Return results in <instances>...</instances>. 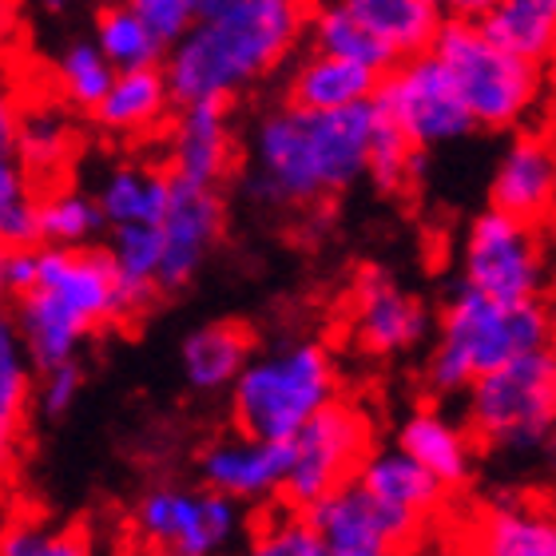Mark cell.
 Instances as JSON below:
<instances>
[{
    "label": "cell",
    "instance_id": "cell-15",
    "mask_svg": "<svg viewBox=\"0 0 556 556\" xmlns=\"http://www.w3.org/2000/svg\"><path fill=\"white\" fill-rule=\"evenodd\" d=\"M203 485L231 501H267L282 493L287 477V441H263L251 433L215 441L199 462Z\"/></svg>",
    "mask_w": 556,
    "mask_h": 556
},
{
    "label": "cell",
    "instance_id": "cell-31",
    "mask_svg": "<svg viewBox=\"0 0 556 556\" xmlns=\"http://www.w3.org/2000/svg\"><path fill=\"white\" fill-rule=\"evenodd\" d=\"M96 48L104 52L112 68L124 72V68L160 64L167 45H163L160 33L124 0V4H112V9L100 12V21H96Z\"/></svg>",
    "mask_w": 556,
    "mask_h": 556
},
{
    "label": "cell",
    "instance_id": "cell-20",
    "mask_svg": "<svg viewBox=\"0 0 556 556\" xmlns=\"http://www.w3.org/2000/svg\"><path fill=\"white\" fill-rule=\"evenodd\" d=\"M354 473H358L354 481H358L362 489H370L378 501H386V505H397V509L421 513V517H429V513L441 505V497L450 493V489L441 485L426 465L414 462L402 445H394V450L366 453Z\"/></svg>",
    "mask_w": 556,
    "mask_h": 556
},
{
    "label": "cell",
    "instance_id": "cell-22",
    "mask_svg": "<svg viewBox=\"0 0 556 556\" xmlns=\"http://www.w3.org/2000/svg\"><path fill=\"white\" fill-rule=\"evenodd\" d=\"M179 358H184V378L191 390L219 394V390H231V382L251 358V338L231 323L199 326L195 334H187Z\"/></svg>",
    "mask_w": 556,
    "mask_h": 556
},
{
    "label": "cell",
    "instance_id": "cell-8",
    "mask_svg": "<svg viewBox=\"0 0 556 556\" xmlns=\"http://www.w3.org/2000/svg\"><path fill=\"white\" fill-rule=\"evenodd\" d=\"M370 453V421L346 402H330L314 417H306L287 441V477L282 493L294 509H306L311 501L350 481L362 457Z\"/></svg>",
    "mask_w": 556,
    "mask_h": 556
},
{
    "label": "cell",
    "instance_id": "cell-40",
    "mask_svg": "<svg viewBox=\"0 0 556 556\" xmlns=\"http://www.w3.org/2000/svg\"><path fill=\"white\" fill-rule=\"evenodd\" d=\"M131 9L143 16V21L160 33L163 45H172L175 36L184 33L187 24L195 21V9H191V0H128Z\"/></svg>",
    "mask_w": 556,
    "mask_h": 556
},
{
    "label": "cell",
    "instance_id": "cell-29",
    "mask_svg": "<svg viewBox=\"0 0 556 556\" xmlns=\"http://www.w3.org/2000/svg\"><path fill=\"white\" fill-rule=\"evenodd\" d=\"M311 45H314V52H330V56L354 60L362 68L378 72V76L397 64L394 52H390L370 28H362V24L354 21V12H350L342 0H323V4L314 9Z\"/></svg>",
    "mask_w": 556,
    "mask_h": 556
},
{
    "label": "cell",
    "instance_id": "cell-33",
    "mask_svg": "<svg viewBox=\"0 0 556 556\" xmlns=\"http://www.w3.org/2000/svg\"><path fill=\"white\" fill-rule=\"evenodd\" d=\"M72 143H76V131L56 108H33L16 116V136H12V155L24 163V167H36V172H52L68 160Z\"/></svg>",
    "mask_w": 556,
    "mask_h": 556
},
{
    "label": "cell",
    "instance_id": "cell-9",
    "mask_svg": "<svg viewBox=\"0 0 556 556\" xmlns=\"http://www.w3.org/2000/svg\"><path fill=\"white\" fill-rule=\"evenodd\" d=\"M465 282L497 299H541L545 290V247L536 223L489 207L469 223L462 247Z\"/></svg>",
    "mask_w": 556,
    "mask_h": 556
},
{
    "label": "cell",
    "instance_id": "cell-6",
    "mask_svg": "<svg viewBox=\"0 0 556 556\" xmlns=\"http://www.w3.org/2000/svg\"><path fill=\"white\" fill-rule=\"evenodd\" d=\"M465 421L477 438L513 453L548 445L556 421V358L553 346L501 362L462 390Z\"/></svg>",
    "mask_w": 556,
    "mask_h": 556
},
{
    "label": "cell",
    "instance_id": "cell-36",
    "mask_svg": "<svg viewBox=\"0 0 556 556\" xmlns=\"http://www.w3.org/2000/svg\"><path fill=\"white\" fill-rule=\"evenodd\" d=\"M258 556H323V541L306 521V513H278L275 521L255 536Z\"/></svg>",
    "mask_w": 556,
    "mask_h": 556
},
{
    "label": "cell",
    "instance_id": "cell-14",
    "mask_svg": "<svg viewBox=\"0 0 556 556\" xmlns=\"http://www.w3.org/2000/svg\"><path fill=\"white\" fill-rule=\"evenodd\" d=\"M36 287L68 302L88 323H112L119 314V278L108 251L88 247H40L36 251Z\"/></svg>",
    "mask_w": 556,
    "mask_h": 556
},
{
    "label": "cell",
    "instance_id": "cell-35",
    "mask_svg": "<svg viewBox=\"0 0 556 556\" xmlns=\"http://www.w3.org/2000/svg\"><path fill=\"white\" fill-rule=\"evenodd\" d=\"M116 68L108 64V56L96 48V40H76L60 52V64H56V80H60V92L68 100L72 108H88L92 112L100 104V96L108 92V84H112Z\"/></svg>",
    "mask_w": 556,
    "mask_h": 556
},
{
    "label": "cell",
    "instance_id": "cell-32",
    "mask_svg": "<svg viewBox=\"0 0 556 556\" xmlns=\"http://www.w3.org/2000/svg\"><path fill=\"white\" fill-rule=\"evenodd\" d=\"M100 231L104 215L80 191H52L36 203V239L45 247H88Z\"/></svg>",
    "mask_w": 556,
    "mask_h": 556
},
{
    "label": "cell",
    "instance_id": "cell-17",
    "mask_svg": "<svg viewBox=\"0 0 556 556\" xmlns=\"http://www.w3.org/2000/svg\"><path fill=\"white\" fill-rule=\"evenodd\" d=\"M231 167V119L223 100L179 104L172 128V175L215 187Z\"/></svg>",
    "mask_w": 556,
    "mask_h": 556
},
{
    "label": "cell",
    "instance_id": "cell-2",
    "mask_svg": "<svg viewBox=\"0 0 556 556\" xmlns=\"http://www.w3.org/2000/svg\"><path fill=\"white\" fill-rule=\"evenodd\" d=\"M302 36L299 0H243L195 16L175 36L163 64L172 104L231 100L290 56Z\"/></svg>",
    "mask_w": 556,
    "mask_h": 556
},
{
    "label": "cell",
    "instance_id": "cell-24",
    "mask_svg": "<svg viewBox=\"0 0 556 556\" xmlns=\"http://www.w3.org/2000/svg\"><path fill=\"white\" fill-rule=\"evenodd\" d=\"M477 24L513 56L533 64L548 60L556 48V0H493Z\"/></svg>",
    "mask_w": 556,
    "mask_h": 556
},
{
    "label": "cell",
    "instance_id": "cell-12",
    "mask_svg": "<svg viewBox=\"0 0 556 556\" xmlns=\"http://www.w3.org/2000/svg\"><path fill=\"white\" fill-rule=\"evenodd\" d=\"M223 223H227V211H223V199L215 187L207 184H191V179H179L172 175V195H167V207L160 215V275H155V290H184L195 270L203 267V258L223 235Z\"/></svg>",
    "mask_w": 556,
    "mask_h": 556
},
{
    "label": "cell",
    "instance_id": "cell-16",
    "mask_svg": "<svg viewBox=\"0 0 556 556\" xmlns=\"http://www.w3.org/2000/svg\"><path fill=\"white\" fill-rule=\"evenodd\" d=\"M493 207L509 211L517 219L545 223L556 203V155L545 136L525 131L505 148L493 172Z\"/></svg>",
    "mask_w": 556,
    "mask_h": 556
},
{
    "label": "cell",
    "instance_id": "cell-45",
    "mask_svg": "<svg viewBox=\"0 0 556 556\" xmlns=\"http://www.w3.org/2000/svg\"><path fill=\"white\" fill-rule=\"evenodd\" d=\"M231 4H243V0H191V9H195V16H207V12L231 9Z\"/></svg>",
    "mask_w": 556,
    "mask_h": 556
},
{
    "label": "cell",
    "instance_id": "cell-41",
    "mask_svg": "<svg viewBox=\"0 0 556 556\" xmlns=\"http://www.w3.org/2000/svg\"><path fill=\"white\" fill-rule=\"evenodd\" d=\"M0 275H4L9 294H24V290H33L36 287V247H4Z\"/></svg>",
    "mask_w": 556,
    "mask_h": 556
},
{
    "label": "cell",
    "instance_id": "cell-26",
    "mask_svg": "<svg viewBox=\"0 0 556 556\" xmlns=\"http://www.w3.org/2000/svg\"><path fill=\"white\" fill-rule=\"evenodd\" d=\"M112 267L119 278V314L131 318L151 302L155 294V275H160V227L155 223H124L112 227Z\"/></svg>",
    "mask_w": 556,
    "mask_h": 556
},
{
    "label": "cell",
    "instance_id": "cell-11",
    "mask_svg": "<svg viewBox=\"0 0 556 556\" xmlns=\"http://www.w3.org/2000/svg\"><path fill=\"white\" fill-rule=\"evenodd\" d=\"M136 533L143 545L175 556H215L239 536V501L215 489L184 493V489H151L136 505Z\"/></svg>",
    "mask_w": 556,
    "mask_h": 556
},
{
    "label": "cell",
    "instance_id": "cell-43",
    "mask_svg": "<svg viewBox=\"0 0 556 556\" xmlns=\"http://www.w3.org/2000/svg\"><path fill=\"white\" fill-rule=\"evenodd\" d=\"M28 184H24V163L12 155V148H0V203L12 195H24Z\"/></svg>",
    "mask_w": 556,
    "mask_h": 556
},
{
    "label": "cell",
    "instance_id": "cell-4",
    "mask_svg": "<svg viewBox=\"0 0 556 556\" xmlns=\"http://www.w3.org/2000/svg\"><path fill=\"white\" fill-rule=\"evenodd\" d=\"M338 397L334 354L323 342L294 338L255 354L231 382V409L239 433L263 441H290V433Z\"/></svg>",
    "mask_w": 556,
    "mask_h": 556
},
{
    "label": "cell",
    "instance_id": "cell-19",
    "mask_svg": "<svg viewBox=\"0 0 556 556\" xmlns=\"http://www.w3.org/2000/svg\"><path fill=\"white\" fill-rule=\"evenodd\" d=\"M397 445L421 462L445 489H462L473 477V441L453 417L438 409H417L397 429Z\"/></svg>",
    "mask_w": 556,
    "mask_h": 556
},
{
    "label": "cell",
    "instance_id": "cell-23",
    "mask_svg": "<svg viewBox=\"0 0 556 556\" xmlns=\"http://www.w3.org/2000/svg\"><path fill=\"white\" fill-rule=\"evenodd\" d=\"M378 72L362 68L354 60L330 56V52H314L299 64L294 80H290V104L302 108H350L366 104L374 96Z\"/></svg>",
    "mask_w": 556,
    "mask_h": 556
},
{
    "label": "cell",
    "instance_id": "cell-27",
    "mask_svg": "<svg viewBox=\"0 0 556 556\" xmlns=\"http://www.w3.org/2000/svg\"><path fill=\"white\" fill-rule=\"evenodd\" d=\"M477 545L489 556H556V525L545 509L501 501L485 513Z\"/></svg>",
    "mask_w": 556,
    "mask_h": 556
},
{
    "label": "cell",
    "instance_id": "cell-18",
    "mask_svg": "<svg viewBox=\"0 0 556 556\" xmlns=\"http://www.w3.org/2000/svg\"><path fill=\"white\" fill-rule=\"evenodd\" d=\"M16 334L24 342V354L33 362V370L56 366L80 354L84 338L92 334V323L80 318L68 302H60L56 294L33 287L21 294L16 306Z\"/></svg>",
    "mask_w": 556,
    "mask_h": 556
},
{
    "label": "cell",
    "instance_id": "cell-1",
    "mask_svg": "<svg viewBox=\"0 0 556 556\" xmlns=\"http://www.w3.org/2000/svg\"><path fill=\"white\" fill-rule=\"evenodd\" d=\"M374 108H275L255 128L247 191L275 207L323 203L366 179Z\"/></svg>",
    "mask_w": 556,
    "mask_h": 556
},
{
    "label": "cell",
    "instance_id": "cell-34",
    "mask_svg": "<svg viewBox=\"0 0 556 556\" xmlns=\"http://www.w3.org/2000/svg\"><path fill=\"white\" fill-rule=\"evenodd\" d=\"M417 167H421V151L390 119L374 112V128L366 139V179L378 191H402L409 184V175H417Z\"/></svg>",
    "mask_w": 556,
    "mask_h": 556
},
{
    "label": "cell",
    "instance_id": "cell-47",
    "mask_svg": "<svg viewBox=\"0 0 556 556\" xmlns=\"http://www.w3.org/2000/svg\"><path fill=\"white\" fill-rule=\"evenodd\" d=\"M40 4H45V9H68L72 0H40Z\"/></svg>",
    "mask_w": 556,
    "mask_h": 556
},
{
    "label": "cell",
    "instance_id": "cell-28",
    "mask_svg": "<svg viewBox=\"0 0 556 556\" xmlns=\"http://www.w3.org/2000/svg\"><path fill=\"white\" fill-rule=\"evenodd\" d=\"M172 195V175L151 172V167H116L100 184L96 207L104 215L108 227L124 223H160L163 207Z\"/></svg>",
    "mask_w": 556,
    "mask_h": 556
},
{
    "label": "cell",
    "instance_id": "cell-46",
    "mask_svg": "<svg viewBox=\"0 0 556 556\" xmlns=\"http://www.w3.org/2000/svg\"><path fill=\"white\" fill-rule=\"evenodd\" d=\"M9 16H12V0H0V24L9 21Z\"/></svg>",
    "mask_w": 556,
    "mask_h": 556
},
{
    "label": "cell",
    "instance_id": "cell-44",
    "mask_svg": "<svg viewBox=\"0 0 556 556\" xmlns=\"http://www.w3.org/2000/svg\"><path fill=\"white\" fill-rule=\"evenodd\" d=\"M16 116H21L16 96H12V88H4V84H0V148H12V136H16Z\"/></svg>",
    "mask_w": 556,
    "mask_h": 556
},
{
    "label": "cell",
    "instance_id": "cell-13",
    "mask_svg": "<svg viewBox=\"0 0 556 556\" xmlns=\"http://www.w3.org/2000/svg\"><path fill=\"white\" fill-rule=\"evenodd\" d=\"M429 334V311L426 302L409 294L397 278L386 270L370 267L362 270L354 282V342L366 354L378 358H394Z\"/></svg>",
    "mask_w": 556,
    "mask_h": 556
},
{
    "label": "cell",
    "instance_id": "cell-25",
    "mask_svg": "<svg viewBox=\"0 0 556 556\" xmlns=\"http://www.w3.org/2000/svg\"><path fill=\"white\" fill-rule=\"evenodd\" d=\"M362 28H370L397 60L429 52L441 16L426 0H342Z\"/></svg>",
    "mask_w": 556,
    "mask_h": 556
},
{
    "label": "cell",
    "instance_id": "cell-42",
    "mask_svg": "<svg viewBox=\"0 0 556 556\" xmlns=\"http://www.w3.org/2000/svg\"><path fill=\"white\" fill-rule=\"evenodd\" d=\"M441 21H481L493 0H426Z\"/></svg>",
    "mask_w": 556,
    "mask_h": 556
},
{
    "label": "cell",
    "instance_id": "cell-3",
    "mask_svg": "<svg viewBox=\"0 0 556 556\" xmlns=\"http://www.w3.org/2000/svg\"><path fill=\"white\" fill-rule=\"evenodd\" d=\"M545 346H553V318L545 302L497 299L462 282L441 311L426 378L438 394H462L485 370Z\"/></svg>",
    "mask_w": 556,
    "mask_h": 556
},
{
    "label": "cell",
    "instance_id": "cell-21",
    "mask_svg": "<svg viewBox=\"0 0 556 556\" xmlns=\"http://www.w3.org/2000/svg\"><path fill=\"white\" fill-rule=\"evenodd\" d=\"M167 104H172V92H167L160 64H148V68L116 72L92 112L100 119V128L136 136V131L155 128L163 119V112H167Z\"/></svg>",
    "mask_w": 556,
    "mask_h": 556
},
{
    "label": "cell",
    "instance_id": "cell-38",
    "mask_svg": "<svg viewBox=\"0 0 556 556\" xmlns=\"http://www.w3.org/2000/svg\"><path fill=\"white\" fill-rule=\"evenodd\" d=\"M80 386H84V370L76 358L45 366V370H40V390H36V397H40V414L64 417L72 409V402H76V394H80Z\"/></svg>",
    "mask_w": 556,
    "mask_h": 556
},
{
    "label": "cell",
    "instance_id": "cell-30",
    "mask_svg": "<svg viewBox=\"0 0 556 556\" xmlns=\"http://www.w3.org/2000/svg\"><path fill=\"white\" fill-rule=\"evenodd\" d=\"M28 402H33V362L24 354L16 323L0 314V477L12 465Z\"/></svg>",
    "mask_w": 556,
    "mask_h": 556
},
{
    "label": "cell",
    "instance_id": "cell-37",
    "mask_svg": "<svg viewBox=\"0 0 556 556\" xmlns=\"http://www.w3.org/2000/svg\"><path fill=\"white\" fill-rule=\"evenodd\" d=\"M84 541L72 533H52L40 525H16L0 533V556H80Z\"/></svg>",
    "mask_w": 556,
    "mask_h": 556
},
{
    "label": "cell",
    "instance_id": "cell-5",
    "mask_svg": "<svg viewBox=\"0 0 556 556\" xmlns=\"http://www.w3.org/2000/svg\"><path fill=\"white\" fill-rule=\"evenodd\" d=\"M429 52L450 68L477 128L509 131L533 116L541 68L501 48L477 21H441Z\"/></svg>",
    "mask_w": 556,
    "mask_h": 556
},
{
    "label": "cell",
    "instance_id": "cell-10",
    "mask_svg": "<svg viewBox=\"0 0 556 556\" xmlns=\"http://www.w3.org/2000/svg\"><path fill=\"white\" fill-rule=\"evenodd\" d=\"M306 521L323 541V556H386L409 548L426 529V517L386 505L354 477L306 505Z\"/></svg>",
    "mask_w": 556,
    "mask_h": 556
},
{
    "label": "cell",
    "instance_id": "cell-39",
    "mask_svg": "<svg viewBox=\"0 0 556 556\" xmlns=\"http://www.w3.org/2000/svg\"><path fill=\"white\" fill-rule=\"evenodd\" d=\"M36 199L12 195L0 203V247H36Z\"/></svg>",
    "mask_w": 556,
    "mask_h": 556
},
{
    "label": "cell",
    "instance_id": "cell-48",
    "mask_svg": "<svg viewBox=\"0 0 556 556\" xmlns=\"http://www.w3.org/2000/svg\"><path fill=\"white\" fill-rule=\"evenodd\" d=\"M0 258H4V247H0ZM4 294H9V287H4V275H0V302H4Z\"/></svg>",
    "mask_w": 556,
    "mask_h": 556
},
{
    "label": "cell",
    "instance_id": "cell-7",
    "mask_svg": "<svg viewBox=\"0 0 556 556\" xmlns=\"http://www.w3.org/2000/svg\"><path fill=\"white\" fill-rule=\"evenodd\" d=\"M370 108L390 119L417 151L457 143L477 128L450 68L433 52L402 56L394 68L382 72L374 84Z\"/></svg>",
    "mask_w": 556,
    "mask_h": 556
}]
</instances>
